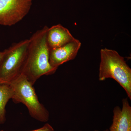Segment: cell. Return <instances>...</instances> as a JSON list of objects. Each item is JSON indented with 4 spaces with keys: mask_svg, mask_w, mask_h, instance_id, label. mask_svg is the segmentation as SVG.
I'll use <instances>...</instances> for the list:
<instances>
[{
    "mask_svg": "<svg viewBox=\"0 0 131 131\" xmlns=\"http://www.w3.org/2000/svg\"><path fill=\"white\" fill-rule=\"evenodd\" d=\"M48 28L47 26H45L29 39L21 74L33 85L41 77L53 74L57 69L52 67L49 63L50 49L47 41Z\"/></svg>",
    "mask_w": 131,
    "mask_h": 131,
    "instance_id": "obj_1",
    "label": "cell"
},
{
    "mask_svg": "<svg viewBox=\"0 0 131 131\" xmlns=\"http://www.w3.org/2000/svg\"><path fill=\"white\" fill-rule=\"evenodd\" d=\"M99 80L112 78L125 90L131 100V69L123 57L114 50L105 48L100 51Z\"/></svg>",
    "mask_w": 131,
    "mask_h": 131,
    "instance_id": "obj_2",
    "label": "cell"
},
{
    "mask_svg": "<svg viewBox=\"0 0 131 131\" xmlns=\"http://www.w3.org/2000/svg\"><path fill=\"white\" fill-rule=\"evenodd\" d=\"M9 84L13 91L12 100L14 103H23L35 119L42 122L49 120V112L39 101L33 85L24 75L20 74Z\"/></svg>",
    "mask_w": 131,
    "mask_h": 131,
    "instance_id": "obj_3",
    "label": "cell"
},
{
    "mask_svg": "<svg viewBox=\"0 0 131 131\" xmlns=\"http://www.w3.org/2000/svg\"><path fill=\"white\" fill-rule=\"evenodd\" d=\"M29 39L13 44L4 51L0 63V83H9L21 74Z\"/></svg>",
    "mask_w": 131,
    "mask_h": 131,
    "instance_id": "obj_4",
    "label": "cell"
},
{
    "mask_svg": "<svg viewBox=\"0 0 131 131\" xmlns=\"http://www.w3.org/2000/svg\"><path fill=\"white\" fill-rule=\"evenodd\" d=\"M32 0H0V25L12 26L25 17L31 9Z\"/></svg>",
    "mask_w": 131,
    "mask_h": 131,
    "instance_id": "obj_5",
    "label": "cell"
},
{
    "mask_svg": "<svg viewBox=\"0 0 131 131\" xmlns=\"http://www.w3.org/2000/svg\"><path fill=\"white\" fill-rule=\"evenodd\" d=\"M81 43L75 38L63 46L50 50L49 63L52 67L58 69L59 66L73 60L77 56Z\"/></svg>",
    "mask_w": 131,
    "mask_h": 131,
    "instance_id": "obj_6",
    "label": "cell"
},
{
    "mask_svg": "<svg viewBox=\"0 0 131 131\" xmlns=\"http://www.w3.org/2000/svg\"><path fill=\"white\" fill-rule=\"evenodd\" d=\"M112 124L109 131H131V106L127 98L122 100V107L114 108Z\"/></svg>",
    "mask_w": 131,
    "mask_h": 131,
    "instance_id": "obj_7",
    "label": "cell"
},
{
    "mask_svg": "<svg viewBox=\"0 0 131 131\" xmlns=\"http://www.w3.org/2000/svg\"><path fill=\"white\" fill-rule=\"evenodd\" d=\"M75 39L69 30L61 24L53 26L47 30V41L50 50L63 46Z\"/></svg>",
    "mask_w": 131,
    "mask_h": 131,
    "instance_id": "obj_8",
    "label": "cell"
},
{
    "mask_svg": "<svg viewBox=\"0 0 131 131\" xmlns=\"http://www.w3.org/2000/svg\"><path fill=\"white\" fill-rule=\"evenodd\" d=\"M14 92L9 83H0V124L6 121V106L9 100L13 98Z\"/></svg>",
    "mask_w": 131,
    "mask_h": 131,
    "instance_id": "obj_9",
    "label": "cell"
},
{
    "mask_svg": "<svg viewBox=\"0 0 131 131\" xmlns=\"http://www.w3.org/2000/svg\"><path fill=\"white\" fill-rule=\"evenodd\" d=\"M0 131H5L1 130ZM30 131H54V129L51 125L49 124H45L42 127L36 130Z\"/></svg>",
    "mask_w": 131,
    "mask_h": 131,
    "instance_id": "obj_10",
    "label": "cell"
},
{
    "mask_svg": "<svg viewBox=\"0 0 131 131\" xmlns=\"http://www.w3.org/2000/svg\"><path fill=\"white\" fill-rule=\"evenodd\" d=\"M3 54H4V51H0V63L1 62Z\"/></svg>",
    "mask_w": 131,
    "mask_h": 131,
    "instance_id": "obj_11",
    "label": "cell"
},
{
    "mask_svg": "<svg viewBox=\"0 0 131 131\" xmlns=\"http://www.w3.org/2000/svg\"><path fill=\"white\" fill-rule=\"evenodd\" d=\"M94 131H99V130H95ZM109 131V130L108 129H106V130H105L104 131Z\"/></svg>",
    "mask_w": 131,
    "mask_h": 131,
    "instance_id": "obj_12",
    "label": "cell"
},
{
    "mask_svg": "<svg viewBox=\"0 0 131 131\" xmlns=\"http://www.w3.org/2000/svg\"><path fill=\"white\" fill-rule=\"evenodd\" d=\"M72 131V130H70V131Z\"/></svg>",
    "mask_w": 131,
    "mask_h": 131,
    "instance_id": "obj_13",
    "label": "cell"
}]
</instances>
